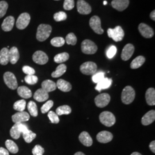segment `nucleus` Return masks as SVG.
<instances>
[{
  "label": "nucleus",
  "instance_id": "3",
  "mask_svg": "<svg viewBox=\"0 0 155 155\" xmlns=\"http://www.w3.org/2000/svg\"><path fill=\"white\" fill-rule=\"evenodd\" d=\"M100 120L103 125L107 127H110L114 125L116 121L114 114L107 111H104L100 114Z\"/></svg>",
  "mask_w": 155,
  "mask_h": 155
},
{
  "label": "nucleus",
  "instance_id": "38",
  "mask_svg": "<svg viewBox=\"0 0 155 155\" xmlns=\"http://www.w3.org/2000/svg\"><path fill=\"white\" fill-rule=\"evenodd\" d=\"M65 43V40L61 37L54 38L51 40V44L54 47H61Z\"/></svg>",
  "mask_w": 155,
  "mask_h": 155
},
{
  "label": "nucleus",
  "instance_id": "15",
  "mask_svg": "<svg viewBox=\"0 0 155 155\" xmlns=\"http://www.w3.org/2000/svg\"><path fill=\"white\" fill-rule=\"evenodd\" d=\"M134 52V47L132 44L125 45L121 53V59L124 61H127L133 55Z\"/></svg>",
  "mask_w": 155,
  "mask_h": 155
},
{
  "label": "nucleus",
  "instance_id": "46",
  "mask_svg": "<svg viewBox=\"0 0 155 155\" xmlns=\"http://www.w3.org/2000/svg\"><path fill=\"white\" fill-rule=\"evenodd\" d=\"M75 4H74V0H64L63 8L66 11H70L72 10L74 8Z\"/></svg>",
  "mask_w": 155,
  "mask_h": 155
},
{
  "label": "nucleus",
  "instance_id": "16",
  "mask_svg": "<svg viewBox=\"0 0 155 155\" xmlns=\"http://www.w3.org/2000/svg\"><path fill=\"white\" fill-rule=\"evenodd\" d=\"M111 6L117 11L122 12L125 10L129 4V0H113L111 2Z\"/></svg>",
  "mask_w": 155,
  "mask_h": 155
},
{
  "label": "nucleus",
  "instance_id": "49",
  "mask_svg": "<svg viewBox=\"0 0 155 155\" xmlns=\"http://www.w3.org/2000/svg\"><path fill=\"white\" fill-rule=\"evenodd\" d=\"M22 71L24 72L27 75H34L35 74V71L33 68L28 66H25L22 67Z\"/></svg>",
  "mask_w": 155,
  "mask_h": 155
},
{
  "label": "nucleus",
  "instance_id": "31",
  "mask_svg": "<svg viewBox=\"0 0 155 155\" xmlns=\"http://www.w3.org/2000/svg\"><path fill=\"white\" fill-rule=\"evenodd\" d=\"M6 147L8 150L12 153H17L18 152V148L17 144L11 140H7L5 142Z\"/></svg>",
  "mask_w": 155,
  "mask_h": 155
},
{
  "label": "nucleus",
  "instance_id": "17",
  "mask_svg": "<svg viewBox=\"0 0 155 155\" xmlns=\"http://www.w3.org/2000/svg\"><path fill=\"white\" fill-rule=\"evenodd\" d=\"M113 138V134L111 133L108 131H102L100 133H98L97 135V139L98 141H99L101 143H107L111 141Z\"/></svg>",
  "mask_w": 155,
  "mask_h": 155
},
{
  "label": "nucleus",
  "instance_id": "6",
  "mask_svg": "<svg viewBox=\"0 0 155 155\" xmlns=\"http://www.w3.org/2000/svg\"><path fill=\"white\" fill-rule=\"evenodd\" d=\"M81 72L86 75H93L97 71V66L93 61H87L80 67Z\"/></svg>",
  "mask_w": 155,
  "mask_h": 155
},
{
  "label": "nucleus",
  "instance_id": "18",
  "mask_svg": "<svg viewBox=\"0 0 155 155\" xmlns=\"http://www.w3.org/2000/svg\"><path fill=\"white\" fill-rule=\"evenodd\" d=\"M49 95L47 92H46L43 89H39L36 91L33 95V98L39 102H45L48 99Z\"/></svg>",
  "mask_w": 155,
  "mask_h": 155
},
{
  "label": "nucleus",
  "instance_id": "54",
  "mask_svg": "<svg viewBox=\"0 0 155 155\" xmlns=\"http://www.w3.org/2000/svg\"><path fill=\"white\" fill-rule=\"evenodd\" d=\"M74 155H86L85 154H84L83 152H78L77 153H75Z\"/></svg>",
  "mask_w": 155,
  "mask_h": 155
},
{
  "label": "nucleus",
  "instance_id": "30",
  "mask_svg": "<svg viewBox=\"0 0 155 155\" xmlns=\"http://www.w3.org/2000/svg\"><path fill=\"white\" fill-rule=\"evenodd\" d=\"M66 66L64 64H61L57 67L55 71L51 74V76L53 78L60 77L66 72Z\"/></svg>",
  "mask_w": 155,
  "mask_h": 155
},
{
  "label": "nucleus",
  "instance_id": "23",
  "mask_svg": "<svg viewBox=\"0 0 155 155\" xmlns=\"http://www.w3.org/2000/svg\"><path fill=\"white\" fill-rule=\"evenodd\" d=\"M56 87H58L63 92H69L72 89V86L65 80L59 79L56 82Z\"/></svg>",
  "mask_w": 155,
  "mask_h": 155
},
{
  "label": "nucleus",
  "instance_id": "57",
  "mask_svg": "<svg viewBox=\"0 0 155 155\" xmlns=\"http://www.w3.org/2000/svg\"><path fill=\"white\" fill-rule=\"evenodd\" d=\"M55 1H58V0H55Z\"/></svg>",
  "mask_w": 155,
  "mask_h": 155
},
{
  "label": "nucleus",
  "instance_id": "50",
  "mask_svg": "<svg viewBox=\"0 0 155 155\" xmlns=\"http://www.w3.org/2000/svg\"><path fill=\"white\" fill-rule=\"evenodd\" d=\"M16 124H17L18 128L21 134L25 133V132H27L28 130H29L28 126L26 124L24 123H16Z\"/></svg>",
  "mask_w": 155,
  "mask_h": 155
},
{
  "label": "nucleus",
  "instance_id": "35",
  "mask_svg": "<svg viewBox=\"0 0 155 155\" xmlns=\"http://www.w3.org/2000/svg\"><path fill=\"white\" fill-rule=\"evenodd\" d=\"M22 136L25 141L27 143H31L36 137V133H33L30 130H28L25 133H22Z\"/></svg>",
  "mask_w": 155,
  "mask_h": 155
},
{
  "label": "nucleus",
  "instance_id": "1",
  "mask_svg": "<svg viewBox=\"0 0 155 155\" xmlns=\"http://www.w3.org/2000/svg\"><path fill=\"white\" fill-rule=\"evenodd\" d=\"M52 32V27L50 25L41 24L37 30L36 39L39 41H44L48 39Z\"/></svg>",
  "mask_w": 155,
  "mask_h": 155
},
{
  "label": "nucleus",
  "instance_id": "44",
  "mask_svg": "<svg viewBox=\"0 0 155 155\" xmlns=\"http://www.w3.org/2000/svg\"><path fill=\"white\" fill-rule=\"evenodd\" d=\"M48 117L50 121L52 124H58L59 122V118L56 113L53 111H50L48 113Z\"/></svg>",
  "mask_w": 155,
  "mask_h": 155
},
{
  "label": "nucleus",
  "instance_id": "22",
  "mask_svg": "<svg viewBox=\"0 0 155 155\" xmlns=\"http://www.w3.org/2000/svg\"><path fill=\"white\" fill-rule=\"evenodd\" d=\"M79 141L86 147H90L93 144V140L87 132H82L79 136Z\"/></svg>",
  "mask_w": 155,
  "mask_h": 155
},
{
  "label": "nucleus",
  "instance_id": "10",
  "mask_svg": "<svg viewBox=\"0 0 155 155\" xmlns=\"http://www.w3.org/2000/svg\"><path fill=\"white\" fill-rule=\"evenodd\" d=\"M89 24L91 28L95 33L102 35L104 32V29L101 28V21L99 17L97 16L92 17L90 20Z\"/></svg>",
  "mask_w": 155,
  "mask_h": 155
},
{
  "label": "nucleus",
  "instance_id": "13",
  "mask_svg": "<svg viewBox=\"0 0 155 155\" xmlns=\"http://www.w3.org/2000/svg\"><path fill=\"white\" fill-rule=\"evenodd\" d=\"M77 11L81 15H89L91 12V7L84 0H78Z\"/></svg>",
  "mask_w": 155,
  "mask_h": 155
},
{
  "label": "nucleus",
  "instance_id": "48",
  "mask_svg": "<svg viewBox=\"0 0 155 155\" xmlns=\"http://www.w3.org/2000/svg\"><path fill=\"white\" fill-rule=\"evenodd\" d=\"M117 53V48L114 45L110 46L106 52V56L109 59L113 58Z\"/></svg>",
  "mask_w": 155,
  "mask_h": 155
},
{
  "label": "nucleus",
  "instance_id": "19",
  "mask_svg": "<svg viewBox=\"0 0 155 155\" xmlns=\"http://www.w3.org/2000/svg\"><path fill=\"white\" fill-rule=\"evenodd\" d=\"M15 24V18L13 16L7 17L2 24L1 27L5 32L11 31Z\"/></svg>",
  "mask_w": 155,
  "mask_h": 155
},
{
  "label": "nucleus",
  "instance_id": "37",
  "mask_svg": "<svg viewBox=\"0 0 155 155\" xmlns=\"http://www.w3.org/2000/svg\"><path fill=\"white\" fill-rule=\"evenodd\" d=\"M10 134L13 139L17 140L20 138L21 133L20 132V131L18 128L17 124H15L12 127L11 129L10 130Z\"/></svg>",
  "mask_w": 155,
  "mask_h": 155
},
{
  "label": "nucleus",
  "instance_id": "14",
  "mask_svg": "<svg viewBox=\"0 0 155 155\" xmlns=\"http://www.w3.org/2000/svg\"><path fill=\"white\" fill-rule=\"evenodd\" d=\"M30 118V116L26 111H18L13 115L12 119L13 122L15 124L16 123H23L25 121H28Z\"/></svg>",
  "mask_w": 155,
  "mask_h": 155
},
{
  "label": "nucleus",
  "instance_id": "11",
  "mask_svg": "<svg viewBox=\"0 0 155 155\" xmlns=\"http://www.w3.org/2000/svg\"><path fill=\"white\" fill-rule=\"evenodd\" d=\"M32 59L35 63L40 65H44L48 61V57L43 51H37L33 54Z\"/></svg>",
  "mask_w": 155,
  "mask_h": 155
},
{
  "label": "nucleus",
  "instance_id": "25",
  "mask_svg": "<svg viewBox=\"0 0 155 155\" xmlns=\"http://www.w3.org/2000/svg\"><path fill=\"white\" fill-rule=\"evenodd\" d=\"M20 58L18 50L16 47H12L9 50V61L12 64H16Z\"/></svg>",
  "mask_w": 155,
  "mask_h": 155
},
{
  "label": "nucleus",
  "instance_id": "51",
  "mask_svg": "<svg viewBox=\"0 0 155 155\" xmlns=\"http://www.w3.org/2000/svg\"><path fill=\"white\" fill-rule=\"evenodd\" d=\"M0 155H9V151L4 148L0 147Z\"/></svg>",
  "mask_w": 155,
  "mask_h": 155
},
{
  "label": "nucleus",
  "instance_id": "53",
  "mask_svg": "<svg viewBox=\"0 0 155 155\" xmlns=\"http://www.w3.org/2000/svg\"><path fill=\"white\" fill-rule=\"evenodd\" d=\"M150 18L152 20H153V21H155V10H153V11L151 13H150Z\"/></svg>",
  "mask_w": 155,
  "mask_h": 155
},
{
  "label": "nucleus",
  "instance_id": "2",
  "mask_svg": "<svg viewBox=\"0 0 155 155\" xmlns=\"http://www.w3.org/2000/svg\"><path fill=\"white\" fill-rule=\"evenodd\" d=\"M135 91L132 87L130 86H126L123 89L121 94L122 102L126 105L130 104L133 102L135 98Z\"/></svg>",
  "mask_w": 155,
  "mask_h": 155
},
{
  "label": "nucleus",
  "instance_id": "33",
  "mask_svg": "<svg viewBox=\"0 0 155 155\" xmlns=\"http://www.w3.org/2000/svg\"><path fill=\"white\" fill-rule=\"evenodd\" d=\"M28 110L30 113V114L33 117H37L38 115V107L36 103L33 101H29L28 104Z\"/></svg>",
  "mask_w": 155,
  "mask_h": 155
},
{
  "label": "nucleus",
  "instance_id": "4",
  "mask_svg": "<svg viewBox=\"0 0 155 155\" xmlns=\"http://www.w3.org/2000/svg\"><path fill=\"white\" fill-rule=\"evenodd\" d=\"M81 50L85 54L92 55L96 53L98 47L93 41L86 39L83 41L81 44Z\"/></svg>",
  "mask_w": 155,
  "mask_h": 155
},
{
  "label": "nucleus",
  "instance_id": "12",
  "mask_svg": "<svg viewBox=\"0 0 155 155\" xmlns=\"http://www.w3.org/2000/svg\"><path fill=\"white\" fill-rule=\"evenodd\" d=\"M138 29L140 34L145 38L150 39L154 35L153 29L145 23L140 24Z\"/></svg>",
  "mask_w": 155,
  "mask_h": 155
},
{
  "label": "nucleus",
  "instance_id": "20",
  "mask_svg": "<svg viewBox=\"0 0 155 155\" xmlns=\"http://www.w3.org/2000/svg\"><path fill=\"white\" fill-rule=\"evenodd\" d=\"M155 111L151 110L147 112L141 119V123L143 125L147 126L155 121Z\"/></svg>",
  "mask_w": 155,
  "mask_h": 155
},
{
  "label": "nucleus",
  "instance_id": "9",
  "mask_svg": "<svg viewBox=\"0 0 155 155\" xmlns=\"http://www.w3.org/2000/svg\"><path fill=\"white\" fill-rule=\"evenodd\" d=\"M94 101L97 107L102 108L109 104L110 101V96L107 93L100 94L95 98Z\"/></svg>",
  "mask_w": 155,
  "mask_h": 155
},
{
  "label": "nucleus",
  "instance_id": "45",
  "mask_svg": "<svg viewBox=\"0 0 155 155\" xmlns=\"http://www.w3.org/2000/svg\"><path fill=\"white\" fill-rule=\"evenodd\" d=\"M105 78V74L103 72H96L93 75L92 80L94 83H98L100 82L101 81H102Z\"/></svg>",
  "mask_w": 155,
  "mask_h": 155
},
{
  "label": "nucleus",
  "instance_id": "26",
  "mask_svg": "<svg viewBox=\"0 0 155 155\" xmlns=\"http://www.w3.org/2000/svg\"><path fill=\"white\" fill-rule=\"evenodd\" d=\"M17 93L21 97L25 99L29 98L32 95L31 90L24 86L17 87Z\"/></svg>",
  "mask_w": 155,
  "mask_h": 155
},
{
  "label": "nucleus",
  "instance_id": "42",
  "mask_svg": "<svg viewBox=\"0 0 155 155\" xmlns=\"http://www.w3.org/2000/svg\"><path fill=\"white\" fill-rule=\"evenodd\" d=\"M25 82L28 84H35L38 82V78L35 75H27L24 78Z\"/></svg>",
  "mask_w": 155,
  "mask_h": 155
},
{
  "label": "nucleus",
  "instance_id": "21",
  "mask_svg": "<svg viewBox=\"0 0 155 155\" xmlns=\"http://www.w3.org/2000/svg\"><path fill=\"white\" fill-rule=\"evenodd\" d=\"M112 83V79L108 78H104L100 82L97 84L95 89L98 91H101L102 90L108 89L110 87Z\"/></svg>",
  "mask_w": 155,
  "mask_h": 155
},
{
  "label": "nucleus",
  "instance_id": "7",
  "mask_svg": "<svg viewBox=\"0 0 155 155\" xmlns=\"http://www.w3.org/2000/svg\"><path fill=\"white\" fill-rule=\"evenodd\" d=\"M4 81L6 85L12 90H15L18 87V84L15 75L11 72H6L4 74Z\"/></svg>",
  "mask_w": 155,
  "mask_h": 155
},
{
  "label": "nucleus",
  "instance_id": "29",
  "mask_svg": "<svg viewBox=\"0 0 155 155\" xmlns=\"http://www.w3.org/2000/svg\"><path fill=\"white\" fill-rule=\"evenodd\" d=\"M145 61V58L143 56L136 57L130 63V68L132 69H137L142 66Z\"/></svg>",
  "mask_w": 155,
  "mask_h": 155
},
{
  "label": "nucleus",
  "instance_id": "39",
  "mask_svg": "<svg viewBox=\"0 0 155 155\" xmlns=\"http://www.w3.org/2000/svg\"><path fill=\"white\" fill-rule=\"evenodd\" d=\"M66 41L67 45H75L77 44V38L74 33H68L66 37Z\"/></svg>",
  "mask_w": 155,
  "mask_h": 155
},
{
  "label": "nucleus",
  "instance_id": "32",
  "mask_svg": "<svg viewBox=\"0 0 155 155\" xmlns=\"http://www.w3.org/2000/svg\"><path fill=\"white\" fill-rule=\"evenodd\" d=\"M56 113L58 116H62L64 114H70L71 113V107L68 105L61 106L56 110Z\"/></svg>",
  "mask_w": 155,
  "mask_h": 155
},
{
  "label": "nucleus",
  "instance_id": "41",
  "mask_svg": "<svg viewBox=\"0 0 155 155\" xmlns=\"http://www.w3.org/2000/svg\"><path fill=\"white\" fill-rule=\"evenodd\" d=\"M54 105V102L52 100L48 101L46 102L42 107H41V111L43 114H45L50 111V109Z\"/></svg>",
  "mask_w": 155,
  "mask_h": 155
},
{
  "label": "nucleus",
  "instance_id": "47",
  "mask_svg": "<svg viewBox=\"0 0 155 155\" xmlns=\"http://www.w3.org/2000/svg\"><path fill=\"white\" fill-rule=\"evenodd\" d=\"M32 152L33 155H43L45 150L41 145H36L33 148Z\"/></svg>",
  "mask_w": 155,
  "mask_h": 155
},
{
  "label": "nucleus",
  "instance_id": "40",
  "mask_svg": "<svg viewBox=\"0 0 155 155\" xmlns=\"http://www.w3.org/2000/svg\"><path fill=\"white\" fill-rule=\"evenodd\" d=\"M67 14L64 12H59L54 14V18L57 22L64 21L67 19Z\"/></svg>",
  "mask_w": 155,
  "mask_h": 155
},
{
  "label": "nucleus",
  "instance_id": "52",
  "mask_svg": "<svg viewBox=\"0 0 155 155\" xmlns=\"http://www.w3.org/2000/svg\"><path fill=\"white\" fill-rule=\"evenodd\" d=\"M150 150L153 153H155V141H152L150 144Z\"/></svg>",
  "mask_w": 155,
  "mask_h": 155
},
{
  "label": "nucleus",
  "instance_id": "8",
  "mask_svg": "<svg viewBox=\"0 0 155 155\" xmlns=\"http://www.w3.org/2000/svg\"><path fill=\"white\" fill-rule=\"evenodd\" d=\"M31 20V16L28 13H21L18 17L16 21L17 28L18 29H24L29 25Z\"/></svg>",
  "mask_w": 155,
  "mask_h": 155
},
{
  "label": "nucleus",
  "instance_id": "34",
  "mask_svg": "<svg viewBox=\"0 0 155 155\" xmlns=\"http://www.w3.org/2000/svg\"><path fill=\"white\" fill-rule=\"evenodd\" d=\"M69 59V54L67 52H63L57 54L54 57V61L56 63H61L68 61Z\"/></svg>",
  "mask_w": 155,
  "mask_h": 155
},
{
  "label": "nucleus",
  "instance_id": "28",
  "mask_svg": "<svg viewBox=\"0 0 155 155\" xmlns=\"http://www.w3.org/2000/svg\"><path fill=\"white\" fill-rule=\"evenodd\" d=\"M9 61V50L8 48H4L0 51V64L5 66Z\"/></svg>",
  "mask_w": 155,
  "mask_h": 155
},
{
  "label": "nucleus",
  "instance_id": "55",
  "mask_svg": "<svg viewBox=\"0 0 155 155\" xmlns=\"http://www.w3.org/2000/svg\"><path fill=\"white\" fill-rule=\"evenodd\" d=\"M130 155H142L141 153H140L139 152H133L132 154Z\"/></svg>",
  "mask_w": 155,
  "mask_h": 155
},
{
  "label": "nucleus",
  "instance_id": "56",
  "mask_svg": "<svg viewBox=\"0 0 155 155\" xmlns=\"http://www.w3.org/2000/svg\"><path fill=\"white\" fill-rule=\"evenodd\" d=\"M104 4L105 5H106V4H107V2L106 1H104Z\"/></svg>",
  "mask_w": 155,
  "mask_h": 155
},
{
  "label": "nucleus",
  "instance_id": "5",
  "mask_svg": "<svg viewBox=\"0 0 155 155\" xmlns=\"http://www.w3.org/2000/svg\"><path fill=\"white\" fill-rule=\"evenodd\" d=\"M107 32L108 36L116 42L121 41L124 38V31L120 26H117L114 29L109 28Z\"/></svg>",
  "mask_w": 155,
  "mask_h": 155
},
{
  "label": "nucleus",
  "instance_id": "27",
  "mask_svg": "<svg viewBox=\"0 0 155 155\" xmlns=\"http://www.w3.org/2000/svg\"><path fill=\"white\" fill-rule=\"evenodd\" d=\"M41 89H43L48 93L55 90L56 84L51 80H45L41 83Z\"/></svg>",
  "mask_w": 155,
  "mask_h": 155
},
{
  "label": "nucleus",
  "instance_id": "43",
  "mask_svg": "<svg viewBox=\"0 0 155 155\" xmlns=\"http://www.w3.org/2000/svg\"><path fill=\"white\" fill-rule=\"evenodd\" d=\"M8 8V4L6 1H0V18L5 15Z\"/></svg>",
  "mask_w": 155,
  "mask_h": 155
},
{
  "label": "nucleus",
  "instance_id": "36",
  "mask_svg": "<svg viewBox=\"0 0 155 155\" xmlns=\"http://www.w3.org/2000/svg\"><path fill=\"white\" fill-rule=\"evenodd\" d=\"M26 107V101L24 100H18L13 105V109L18 111H23Z\"/></svg>",
  "mask_w": 155,
  "mask_h": 155
},
{
  "label": "nucleus",
  "instance_id": "24",
  "mask_svg": "<svg viewBox=\"0 0 155 155\" xmlns=\"http://www.w3.org/2000/svg\"><path fill=\"white\" fill-rule=\"evenodd\" d=\"M145 99L148 105H155V90L154 88L150 87L147 90L145 93Z\"/></svg>",
  "mask_w": 155,
  "mask_h": 155
}]
</instances>
